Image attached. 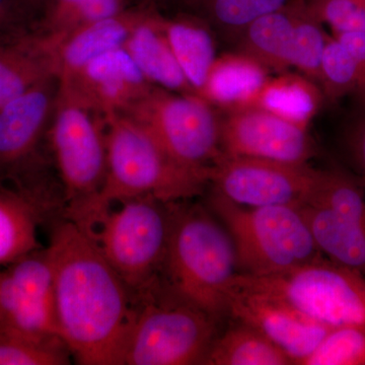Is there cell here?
<instances>
[{"instance_id":"obj_6","label":"cell","mask_w":365,"mask_h":365,"mask_svg":"<svg viewBox=\"0 0 365 365\" xmlns=\"http://www.w3.org/2000/svg\"><path fill=\"white\" fill-rule=\"evenodd\" d=\"M170 225V202L141 196L113 204L86 232L133 294L160 277Z\"/></svg>"},{"instance_id":"obj_20","label":"cell","mask_w":365,"mask_h":365,"mask_svg":"<svg viewBox=\"0 0 365 365\" xmlns=\"http://www.w3.org/2000/svg\"><path fill=\"white\" fill-rule=\"evenodd\" d=\"M306 0H290L272 13L250 24L235 39L237 52L260 63L269 72L287 71L294 29Z\"/></svg>"},{"instance_id":"obj_15","label":"cell","mask_w":365,"mask_h":365,"mask_svg":"<svg viewBox=\"0 0 365 365\" xmlns=\"http://www.w3.org/2000/svg\"><path fill=\"white\" fill-rule=\"evenodd\" d=\"M58 81L105 118L123 113L153 86L122 47L96 57L71 78Z\"/></svg>"},{"instance_id":"obj_25","label":"cell","mask_w":365,"mask_h":365,"mask_svg":"<svg viewBox=\"0 0 365 365\" xmlns=\"http://www.w3.org/2000/svg\"><path fill=\"white\" fill-rule=\"evenodd\" d=\"M292 359L253 327L237 322L218 335L204 365H292Z\"/></svg>"},{"instance_id":"obj_22","label":"cell","mask_w":365,"mask_h":365,"mask_svg":"<svg viewBox=\"0 0 365 365\" xmlns=\"http://www.w3.org/2000/svg\"><path fill=\"white\" fill-rule=\"evenodd\" d=\"M42 205L29 194L0 186V267L42 248L38 237Z\"/></svg>"},{"instance_id":"obj_21","label":"cell","mask_w":365,"mask_h":365,"mask_svg":"<svg viewBox=\"0 0 365 365\" xmlns=\"http://www.w3.org/2000/svg\"><path fill=\"white\" fill-rule=\"evenodd\" d=\"M324 100L318 83L299 72L287 71L269 76L239 109L263 110L309 129Z\"/></svg>"},{"instance_id":"obj_17","label":"cell","mask_w":365,"mask_h":365,"mask_svg":"<svg viewBox=\"0 0 365 365\" xmlns=\"http://www.w3.org/2000/svg\"><path fill=\"white\" fill-rule=\"evenodd\" d=\"M146 9L148 6L125 9L109 18L78 26L58 39L46 36L54 47L58 81L71 78L91 60L121 48Z\"/></svg>"},{"instance_id":"obj_3","label":"cell","mask_w":365,"mask_h":365,"mask_svg":"<svg viewBox=\"0 0 365 365\" xmlns=\"http://www.w3.org/2000/svg\"><path fill=\"white\" fill-rule=\"evenodd\" d=\"M237 274L234 242L212 211L187 200L170 202L163 282L220 322L227 317V290Z\"/></svg>"},{"instance_id":"obj_37","label":"cell","mask_w":365,"mask_h":365,"mask_svg":"<svg viewBox=\"0 0 365 365\" xmlns=\"http://www.w3.org/2000/svg\"><path fill=\"white\" fill-rule=\"evenodd\" d=\"M307 2L311 1V0H306Z\"/></svg>"},{"instance_id":"obj_13","label":"cell","mask_w":365,"mask_h":365,"mask_svg":"<svg viewBox=\"0 0 365 365\" xmlns=\"http://www.w3.org/2000/svg\"><path fill=\"white\" fill-rule=\"evenodd\" d=\"M225 112L220 118L223 155L292 163H309L317 155L309 129L253 108Z\"/></svg>"},{"instance_id":"obj_9","label":"cell","mask_w":365,"mask_h":365,"mask_svg":"<svg viewBox=\"0 0 365 365\" xmlns=\"http://www.w3.org/2000/svg\"><path fill=\"white\" fill-rule=\"evenodd\" d=\"M237 277L326 325L365 327V276L325 256L284 273Z\"/></svg>"},{"instance_id":"obj_4","label":"cell","mask_w":365,"mask_h":365,"mask_svg":"<svg viewBox=\"0 0 365 365\" xmlns=\"http://www.w3.org/2000/svg\"><path fill=\"white\" fill-rule=\"evenodd\" d=\"M133 297L120 365L204 364L218 336V319L175 294L160 277Z\"/></svg>"},{"instance_id":"obj_30","label":"cell","mask_w":365,"mask_h":365,"mask_svg":"<svg viewBox=\"0 0 365 365\" xmlns=\"http://www.w3.org/2000/svg\"><path fill=\"white\" fill-rule=\"evenodd\" d=\"M300 365H365V327H333Z\"/></svg>"},{"instance_id":"obj_36","label":"cell","mask_w":365,"mask_h":365,"mask_svg":"<svg viewBox=\"0 0 365 365\" xmlns=\"http://www.w3.org/2000/svg\"><path fill=\"white\" fill-rule=\"evenodd\" d=\"M160 1H165V0H145V4H144V6L153 7L155 4H158V2Z\"/></svg>"},{"instance_id":"obj_8","label":"cell","mask_w":365,"mask_h":365,"mask_svg":"<svg viewBox=\"0 0 365 365\" xmlns=\"http://www.w3.org/2000/svg\"><path fill=\"white\" fill-rule=\"evenodd\" d=\"M148 132L178 162L210 170L222 155L220 118L215 107L196 93L153 86L123 113Z\"/></svg>"},{"instance_id":"obj_18","label":"cell","mask_w":365,"mask_h":365,"mask_svg":"<svg viewBox=\"0 0 365 365\" xmlns=\"http://www.w3.org/2000/svg\"><path fill=\"white\" fill-rule=\"evenodd\" d=\"M53 78L56 59L44 35L32 29L0 38V108Z\"/></svg>"},{"instance_id":"obj_23","label":"cell","mask_w":365,"mask_h":365,"mask_svg":"<svg viewBox=\"0 0 365 365\" xmlns=\"http://www.w3.org/2000/svg\"><path fill=\"white\" fill-rule=\"evenodd\" d=\"M162 26L175 58L198 95L217 57L211 26L195 14L163 16Z\"/></svg>"},{"instance_id":"obj_19","label":"cell","mask_w":365,"mask_h":365,"mask_svg":"<svg viewBox=\"0 0 365 365\" xmlns=\"http://www.w3.org/2000/svg\"><path fill=\"white\" fill-rule=\"evenodd\" d=\"M162 18L153 6H148L122 48L151 85L176 93H196L170 49Z\"/></svg>"},{"instance_id":"obj_11","label":"cell","mask_w":365,"mask_h":365,"mask_svg":"<svg viewBox=\"0 0 365 365\" xmlns=\"http://www.w3.org/2000/svg\"><path fill=\"white\" fill-rule=\"evenodd\" d=\"M322 170L309 163L222 155L209 178L212 192L249 207L302 206L313 196Z\"/></svg>"},{"instance_id":"obj_28","label":"cell","mask_w":365,"mask_h":365,"mask_svg":"<svg viewBox=\"0 0 365 365\" xmlns=\"http://www.w3.org/2000/svg\"><path fill=\"white\" fill-rule=\"evenodd\" d=\"M319 86L325 100L336 102L342 98L359 95L360 76L356 61L342 42L328 35L322 57Z\"/></svg>"},{"instance_id":"obj_29","label":"cell","mask_w":365,"mask_h":365,"mask_svg":"<svg viewBox=\"0 0 365 365\" xmlns=\"http://www.w3.org/2000/svg\"><path fill=\"white\" fill-rule=\"evenodd\" d=\"M327 39L328 34L324 31L323 24L314 16L309 4L304 2L295 25L290 67L318 83Z\"/></svg>"},{"instance_id":"obj_31","label":"cell","mask_w":365,"mask_h":365,"mask_svg":"<svg viewBox=\"0 0 365 365\" xmlns=\"http://www.w3.org/2000/svg\"><path fill=\"white\" fill-rule=\"evenodd\" d=\"M66 346L46 345L0 332V365H63L71 364Z\"/></svg>"},{"instance_id":"obj_10","label":"cell","mask_w":365,"mask_h":365,"mask_svg":"<svg viewBox=\"0 0 365 365\" xmlns=\"http://www.w3.org/2000/svg\"><path fill=\"white\" fill-rule=\"evenodd\" d=\"M0 332L66 347L60 335L47 248L31 252L0 270Z\"/></svg>"},{"instance_id":"obj_16","label":"cell","mask_w":365,"mask_h":365,"mask_svg":"<svg viewBox=\"0 0 365 365\" xmlns=\"http://www.w3.org/2000/svg\"><path fill=\"white\" fill-rule=\"evenodd\" d=\"M300 207L323 256L365 276V197L336 209L312 202Z\"/></svg>"},{"instance_id":"obj_35","label":"cell","mask_w":365,"mask_h":365,"mask_svg":"<svg viewBox=\"0 0 365 365\" xmlns=\"http://www.w3.org/2000/svg\"><path fill=\"white\" fill-rule=\"evenodd\" d=\"M24 11L28 14L30 20L32 21L33 25L39 21L40 16L44 11L46 4L48 0H19Z\"/></svg>"},{"instance_id":"obj_14","label":"cell","mask_w":365,"mask_h":365,"mask_svg":"<svg viewBox=\"0 0 365 365\" xmlns=\"http://www.w3.org/2000/svg\"><path fill=\"white\" fill-rule=\"evenodd\" d=\"M57 90L58 78L47 79L0 108V185L13 181L14 189L26 188Z\"/></svg>"},{"instance_id":"obj_38","label":"cell","mask_w":365,"mask_h":365,"mask_svg":"<svg viewBox=\"0 0 365 365\" xmlns=\"http://www.w3.org/2000/svg\"><path fill=\"white\" fill-rule=\"evenodd\" d=\"M364 4H365V0H364Z\"/></svg>"},{"instance_id":"obj_33","label":"cell","mask_w":365,"mask_h":365,"mask_svg":"<svg viewBox=\"0 0 365 365\" xmlns=\"http://www.w3.org/2000/svg\"><path fill=\"white\" fill-rule=\"evenodd\" d=\"M33 26L19 0H0V38L32 30Z\"/></svg>"},{"instance_id":"obj_12","label":"cell","mask_w":365,"mask_h":365,"mask_svg":"<svg viewBox=\"0 0 365 365\" xmlns=\"http://www.w3.org/2000/svg\"><path fill=\"white\" fill-rule=\"evenodd\" d=\"M227 316L253 327L294 361L302 364L333 327L302 313L287 300L242 282L237 275L227 290Z\"/></svg>"},{"instance_id":"obj_27","label":"cell","mask_w":365,"mask_h":365,"mask_svg":"<svg viewBox=\"0 0 365 365\" xmlns=\"http://www.w3.org/2000/svg\"><path fill=\"white\" fill-rule=\"evenodd\" d=\"M290 0H184L193 14L211 28L237 39L257 19L272 13Z\"/></svg>"},{"instance_id":"obj_34","label":"cell","mask_w":365,"mask_h":365,"mask_svg":"<svg viewBox=\"0 0 365 365\" xmlns=\"http://www.w3.org/2000/svg\"><path fill=\"white\" fill-rule=\"evenodd\" d=\"M332 35L347 47L356 61L360 76V90L356 101L362 108H365V33H339Z\"/></svg>"},{"instance_id":"obj_1","label":"cell","mask_w":365,"mask_h":365,"mask_svg":"<svg viewBox=\"0 0 365 365\" xmlns=\"http://www.w3.org/2000/svg\"><path fill=\"white\" fill-rule=\"evenodd\" d=\"M47 249L64 344L78 364L120 365L134 314L130 288L90 235L67 218L53 228Z\"/></svg>"},{"instance_id":"obj_32","label":"cell","mask_w":365,"mask_h":365,"mask_svg":"<svg viewBox=\"0 0 365 365\" xmlns=\"http://www.w3.org/2000/svg\"><path fill=\"white\" fill-rule=\"evenodd\" d=\"M344 146L350 172L365 188V108L346 130Z\"/></svg>"},{"instance_id":"obj_26","label":"cell","mask_w":365,"mask_h":365,"mask_svg":"<svg viewBox=\"0 0 365 365\" xmlns=\"http://www.w3.org/2000/svg\"><path fill=\"white\" fill-rule=\"evenodd\" d=\"M125 0H48L34 30L51 39L125 11Z\"/></svg>"},{"instance_id":"obj_5","label":"cell","mask_w":365,"mask_h":365,"mask_svg":"<svg viewBox=\"0 0 365 365\" xmlns=\"http://www.w3.org/2000/svg\"><path fill=\"white\" fill-rule=\"evenodd\" d=\"M208 206L232 237L237 273L274 275L323 256L300 206L249 207L215 192H211Z\"/></svg>"},{"instance_id":"obj_24","label":"cell","mask_w":365,"mask_h":365,"mask_svg":"<svg viewBox=\"0 0 365 365\" xmlns=\"http://www.w3.org/2000/svg\"><path fill=\"white\" fill-rule=\"evenodd\" d=\"M269 73L265 67L242 53H225L216 57L198 96L225 111L239 109L270 76Z\"/></svg>"},{"instance_id":"obj_2","label":"cell","mask_w":365,"mask_h":365,"mask_svg":"<svg viewBox=\"0 0 365 365\" xmlns=\"http://www.w3.org/2000/svg\"><path fill=\"white\" fill-rule=\"evenodd\" d=\"M107 170L102 189L83 207L68 213L85 232L113 204L134 197L151 196L163 202L190 200L209 185L210 170L178 162L160 143L124 114L106 117Z\"/></svg>"},{"instance_id":"obj_7","label":"cell","mask_w":365,"mask_h":365,"mask_svg":"<svg viewBox=\"0 0 365 365\" xmlns=\"http://www.w3.org/2000/svg\"><path fill=\"white\" fill-rule=\"evenodd\" d=\"M50 144L63 185L66 213L91 202L107 170L106 118L58 81L49 123Z\"/></svg>"}]
</instances>
